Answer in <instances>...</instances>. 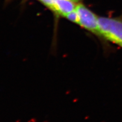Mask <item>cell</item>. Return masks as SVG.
<instances>
[{
    "instance_id": "277c9868",
    "label": "cell",
    "mask_w": 122,
    "mask_h": 122,
    "mask_svg": "<svg viewBox=\"0 0 122 122\" xmlns=\"http://www.w3.org/2000/svg\"><path fill=\"white\" fill-rule=\"evenodd\" d=\"M67 19L69 20L72 22V23H77L78 22V15H77V12H76V10H74L71 13H70L68 14H67L66 16Z\"/></svg>"
},
{
    "instance_id": "5b68a950",
    "label": "cell",
    "mask_w": 122,
    "mask_h": 122,
    "mask_svg": "<svg viewBox=\"0 0 122 122\" xmlns=\"http://www.w3.org/2000/svg\"><path fill=\"white\" fill-rule=\"evenodd\" d=\"M70 1H72V2H79V1H80V0H70Z\"/></svg>"
},
{
    "instance_id": "7a4b0ae2",
    "label": "cell",
    "mask_w": 122,
    "mask_h": 122,
    "mask_svg": "<svg viewBox=\"0 0 122 122\" xmlns=\"http://www.w3.org/2000/svg\"><path fill=\"white\" fill-rule=\"evenodd\" d=\"M78 15L77 24L97 37H100L98 17L83 4L76 5L75 9Z\"/></svg>"
},
{
    "instance_id": "3957f363",
    "label": "cell",
    "mask_w": 122,
    "mask_h": 122,
    "mask_svg": "<svg viewBox=\"0 0 122 122\" xmlns=\"http://www.w3.org/2000/svg\"><path fill=\"white\" fill-rule=\"evenodd\" d=\"M47 7L56 14L66 17L67 15L75 10L76 5L70 0H51Z\"/></svg>"
},
{
    "instance_id": "6da1fadb",
    "label": "cell",
    "mask_w": 122,
    "mask_h": 122,
    "mask_svg": "<svg viewBox=\"0 0 122 122\" xmlns=\"http://www.w3.org/2000/svg\"><path fill=\"white\" fill-rule=\"evenodd\" d=\"M100 37L122 48V14L118 16H99Z\"/></svg>"
}]
</instances>
